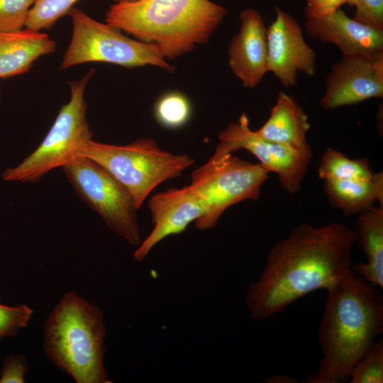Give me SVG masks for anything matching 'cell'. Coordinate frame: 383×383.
Listing matches in <instances>:
<instances>
[{"label": "cell", "mask_w": 383, "mask_h": 383, "mask_svg": "<svg viewBox=\"0 0 383 383\" xmlns=\"http://www.w3.org/2000/svg\"><path fill=\"white\" fill-rule=\"evenodd\" d=\"M219 143L210 160L217 162L238 150L252 153L268 172L277 174L279 182L288 194L297 193L307 173L312 152L297 151L261 138L249 126L243 113L237 122H231L218 135Z\"/></svg>", "instance_id": "cell-10"}, {"label": "cell", "mask_w": 383, "mask_h": 383, "mask_svg": "<svg viewBox=\"0 0 383 383\" xmlns=\"http://www.w3.org/2000/svg\"><path fill=\"white\" fill-rule=\"evenodd\" d=\"M27 363L21 355H10L4 360L0 383H23L27 372Z\"/></svg>", "instance_id": "cell-27"}, {"label": "cell", "mask_w": 383, "mask_h": 383, "mask_svg": "<svg viewBox=\"0 0 383 383\" xmlns=\"http://www.w3.org/2000/svg\"><path fill=\"white\" fill-rule=\"evenodd\" d=\"M348 382H383V340L374 341L353 367Z\"/></svg>", "instance_id": "cell-22"}, {"label": "cell", "mask_w": 383, "mask_h": 383, "mask_svg": "<svg viewBox=\"0 0 383 383\" xmlns=\"http://www.w3.org/2000/svg\"><path fill=\"white\" fill-rule=\"evenodd\" d=\"M154 228L135 251L136 261L145 259L161 240L183 233L192 222L201 218L207 211L206 204L189 184L170 188L154 194L148 202Z\"/></svg>", "instance_id": "cell-13"}, {"label": "cell", "mask_w": 383, "mask_h": 383, "mask_svg": "<svg viewBox=\"0 0 383 383\" xmlns=\"http://www.w3.org/2000/svg\"><path fill=\"white\" fill-rule=\"evenodd\" d=\"M115 3H122V2H133L138 0H113Z\"/></svg>", "instance_id": "cell-30"}, {"label": "cell", "mask_w": 383, "mask_h": 383, "mask_svg": "<svg viewBox=\"0 0 383 383\" xmlns=\"http://www.w3.org/2000/svg\"><path fill=\"white\" fill-rule=\"evenodd\" d=\"M0 96H1V94H0Z\"/></svg>", "instance_id": "cell-31"}, {"label": "cell", "mask_w": 383, "mask_h": 383, "mask_svg": "<svg viewBox=\"0 0 383 383\" xmlns=\"http://www.w3.org/2000/svg\"><path fill=\"white\" fill-rule=\"evenodd\" d=\"M226 13L211 0H138L111 5L106 23L157 45L171 60L206 43Z\"/></svg>", "instance_id": "cell-3"}, {"label": "cell", "mask_w": 383, "mask_h": 383, "mask_svg": "<svg viewBox=\"0 0 383 383\" xmlns=\"http://www.w3.org/2000/svg\"><path fill=\"white\" fill-rule=\"evenodd\" d=\"M326 292L318 334L323 356L305 383L348 382L355 363L383 331V297L375 286L354 273Z\"/></svg>", "instance_id": "cell-2"}, {"label": "cell", "mask_w": 383, "mask_h": 383, "mask_svg": "<svg viewBox=\"0 0 383 383\" xmlns=\"http://www.w3.org/2000/svg\"><path fill=\"white\" fill-rule=\"evenodd\" d=\"M320 106L325 110L383 96V52L343 56L332 65Z\"/></svg>", "instance_id": "cell-11"}, {"label": "cell", "mask_w": 383, "mask_h": 383, "mask_svg": "<svg viewBox=\"0 0 383 383\" xmlns=\"http://www.w3.org/2000/svg\"><path fill=\"white\" fill-rule=\"evenodd\" d=\"M228 46V66L245 88L256 87L267 72V28L260 13L247 8Z\"/></svg>", "instance_id": "cell-14"}, {"label": "cell", "mask_w": 383, "mask_h": 383, "mask_svg": "<svg viewBox=\"0 0 383 383\" xmlns=\"http://www.w3.org/2000/svg\"><path fill=\"white\" fill-rule=\"evenodd\" d=\"M374 174L367 157L351 159L331 148L324 150L318 168V175L323 181L371 179Z\"/></svg>", "instance_id": "cell-20"}, {"label": "cell", "mask_w": 383, "mask_h": 383, "mask_svg": "<svg viewBox=\"0 0 383 383\" xmlns=\"http://www.w3.org/2000/svg\"><path fill=\"white\" fill-rule=\"evenodd\" d=\"M35 1L0 0V31L22 30Z\"/></svg>", "instance_id": "cell-24"}, {"label": "cell", "mask_w": 383, "mask_h": 383, "mask_svg": "<svg viewBox=\"0 0 383 383\" xmlns=\"http://www.w3.org/2000/svg\"><path fill=\"white\" fill-rule=\"evenodd\" d=\"M69 13L73 30L60 66L61 70L91 62L128 68L152 65L168 72L174 70L157 45L128 38L121 30L94 20L79 9L73 7Z\"/></svg>", "instance_id": "cell-7"}, {"label": "cell", "mask_w": 383, "mask_h": 383, "mask_svg": "<svg viewBox=\"0 0 383 383\" xmlns=\"http://www.w3.org/2000/svg\"><path fill=\"white\" fill-rule=\"evenodd\" d=\"M356 0H306L305 15L313 18L326 16L345 4L354 6Z\"/></svg>", "instance_id": "cell-28"}, {"label": "cell", "mask_w": 383, "mask_h": 383, "mask_svg": "<svg viewBox=\"0 0 383 383\" xmlns=\"http://www.w3.org/2000/svg\"><path fill=\"white\" fill-rule=\"evenodd\" d=\"M309 118L291 95L280 91L270 115L255 132L263 139L304 152H312L307 141Z\"/></svg>", "instance_id": "cell-16"}, {"label": "cell", "mask_w": 383, "mask_h": 383, "mask_svg": "<svg viewBox=\"0 0 383 383\" xmlns=\"http://www.w3.org/2000/svg\"><path fill=\"white\" fill-rule=\"evenodd\" d=\"M354 19L383 31V0H356Z\"/></svg>", "instance_id": "cell-26"}, {"label": "cell", "mask_w": 383, "mask_h": 383, "mask_svg": "<svg viewBox=\"0 0 383 383\" xmlns=\"http://www.w3.org/2000/svg\"><path fill=\"white\" fill-rule=\"evenodd\" d=\"M106 335L101 309L68 292L46 320L43 348L77 383H111L104 362Z\"/></svg>", "instance_id": "cell-4"}, {"label": "cell", "mask_w": 383, "mask_h": 383, "mask_svg": "<svg viewBox=\"0 0 383 383\" xmlns=\"http://www.w3.org/2000/svg\"><path fill=\"white\" fill-rule=\"evenodd\" d=\"M305 17L308 35L336 45L343 56L383 52V31L350 18L341 9L322 18Z\"/></svg>", "instance_id": "cell-15"}, {"label": "cell", "mask_w": 383, "mask_h": 383, "mask_svg": "<svg viewBox=\"0 0 383 383\" xmlns=\"http://www.w3.org/2000/svg\"><path fill=\"white\" fill-rule=\"evenodd\" d=\"M267 72L286 87H294L299 72L312 77L316 53L306 42L299 22L279 7L267 28Z\"/></svg>", "instance_id": "cell-12"}, {"label": "cell", "mask_w": 383, "mask_h": 383, "mask_svg": "<svg viewBox=\"0 0 383 383\" xmlns=\"http://www.w3.org/2000/svg\"><path fill=\"white\" fill-rule=\"evenodd\" d=\"M78 0H35L30 8L26 28L40 31L50 28L60 18L70 12Z\"/></svg>", "instance_id": "cell-23"}, {"label": "cell", "mask_w": 383, "mask_h": 383, "mask_svg": "<svg viewBox=\"0 0 383 383\" xmlns=\"http://www.w3.org/2000/svg\"><path fill=\"white\" fill-rule=\"evenodd\" d=\"M55 42L47 34L28 28L0 31V78L29 70L40 57L55 50Z\"/></svg>", "instance_id": "cell-17"}, {"label": "cell", "mask_w": 383, "mask_h": 383, "mask_svg": "<svg viewBox=\"0 0 383 383\" xmlns=\"http://www.w3.org/2000/svg\"><path fill=\"white\" fill-rule=\"evenodd\" d=\"M62 169L79 198L112 231L133 245L140 243L135 201L116 177L95 161L80 155Z\"/></svg>", "instance_id": "cell-8"}, {"label": "cell", "mask_w": 383, "mask_h": 383, "mask_svg": "<svg viewBox=\"0 0 383 383\" xmlns=\"http://www.w3.org/2000/svg\"><path fill=\"white\" fill-rule=\"evenodd\" d=\"M354 230L333 222L294 227L267 255L260 276L248 287L252 318L262 321L317 290H328L354 274Z\"/></svg>", "instance_id": "cell-1"}, {"label": "cell", "mask_w": 383, "mask_h": 383, "mask_svg": "<svg viewBox=\"0 0 383 383\" xmlns=\"http://www.w3.org/2000/svg\"><path fill=\"white\" fill-rule=\"evenodd\" d=\"M268 172L258 162L231 155L220 162L210 159L196 168L191 185L206 204L207 211L195 222L200 230L213 228L223 213L245 200H257Z\"/></svg>", "instance_id": "cell-9"}, {"label": "cell", "mask_w": 383, "mask_h": 383, "mask_svg": "<svg viewBox=\"0 0 383 383\" xmlns=\"http://www.w3.org/2000/svg\"><path fill=\"white\" fill-rule=\"evenodd\" d=\"M101 165L131 193L138 210L162 183L177 178L194 163L190 155L162 150L152 138L126 145L89 140L78 152Z\"/></svg>", "instance_id": "cell-5"}, {"label": "cell", "mask_w": 383, "mask_h": 383, "mask_svg": "<svg viewBox=\"0 0 383 383\" xmlns=\"http://www.w3.org/2000/svg\"><path fill=\"white\" fill-rule=\"evenodd\" d=\"M323 190L330 204L345 215L359 214L376 202L383 206V174L371 179H326Z\"/></svg>", "instance_id": "cell-19"}, {"label": "cell", "mask_w": 383, "mask_h": 383, "mask_svg": "<svg viewBox=\"0 0 383 383\" xmlns=\"http://www.w3.org/2000/svg\"><path fill=\"white\" fill-rule=\"evenodd\" d=\"M91 70L83 78L70 82V99L63 105L38 147L18 165L4 170L1 176L6 182H35L57 167H62L78 156L91 140L92 133L86 118L87 105L84 91Z\"/></svg>", "instance_id": "cell-6"}, {"label": "cell", "mask_w": 383, "mask_h": 383, "mask_svg": "<svg viewBox=\"0 0 383 383\" xmlns=\"http://www.w3.org/2000/svg\"><path fill=\"white\" fill-rule=\"evenodd\" d=\"M33 313V310L25 304L9 306L0 304V340L26 327Z\"/></svg>", "instance_id": "cell-25"}, {"label": "cell", "mask_w": 383, "mask_h": 383, "mask_svg": "<svg viewBox=\"0 0 383 383\" xmlns=\"http://www.w3.org/2000/svg\"><path fill=\"white\" fill-rule=\"evenodd\" d=\"M356 242L366 262L353 267L355 274L375 287L383 288V206H373L360 213L356 221Z\"/></svg>", "instance_id": "cell-18"}, {"label": "cell", "mask_w": 383, "mask_h": 383, "mask_svg": "<svg viewBox=\"0 0 383 383\" xmlns=\"http://www.w3.org/2000/svg\"><path fill=\"white\" fill-rule=\"evenodd\" d=\"M295 379L287 375H272L267 379V382L287 383L296 382Z\"/></svg>", "instance_id": "cell-29"}, {"label": "cell", "mask_w": 383, "mask_h": 383, "mask_svg": "<svg viewBox=\"0 0 383 383\" xmlns=\"http://www.w3.org/2000/svg\"><path fill=\"white\" fill-rule=\"evenodd\" d=\"M192 113L188 99L182 93L170 92L162 96L156 103L154 113L157 121L167 128H177L184 126Z\"/></svg>", "instance_id": "cell-21"}]
</instances>
